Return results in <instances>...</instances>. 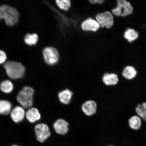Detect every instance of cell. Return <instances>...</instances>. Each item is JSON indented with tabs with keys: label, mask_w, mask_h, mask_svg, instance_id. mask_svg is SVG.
Returning a JSON list of instances; mask_svg holds the SVG:
<instances>
[{
	"label": "cell",
	"mask_w": 146,
	"mask_h": 146,
	"mask_svg": "<svg viewBox=\"0 0 146 146\" xmlns=\"http://www.w3.org/2000/svg\"><path fill=\"white\" fill-rule=\"evenodd\" d=\"M129 127L134 130H138L141 127L142 119L138 115L133 116L129 119Z\"/></svg>",
	"instance_id": "17"
},
{
	"label": "cell",
	"mask_w": 146,
	"mask_h": 146,
	"mask_svg": "<svg viewBox=\"0 0 146 146\" xmlns=\"http://www.w3.org/2000/svg\"><path fill=\"white\" fill-rule=\"evenodd\" d=\"M134 9L129 2L126 0H118L117 1V6L112 11L113 15L125 17L133 13Z\"/></svg>",
	"instance_id": "4"
},
{
	"label": "cell",
	"mask_w": 146,
	"mask_h": 146,
	"mask_svg": "<svg viewBox=\"0 0 146 146\" xmlns=\"http://www.w3.org/2000/svg\"><path fill=\"white\" fill-rule=\"evenodd\" d=\"M19 18V13L15 8L7 5H0V20L4 19L7 25L12 26L17 22Z\"/></svg>",
	"instance_id": "1"
},
{
	"label": "cell",
	"mask_w": 146,
	"mask_h": 146,
	"mask_svg": "<svg viewBox=\"0 0 146 146\" xmlns=\"http://www.w3.org/2000/svg\"></svg>",
	"instance_id": "27"
},
{
	"label": "cell",
	"mask_w": 146,
	"mask_h": 146,
	"mask_svg": "<svg viewBox=\"0 0 146 146\" xmlns=\"http://www.w3.org/2000/svg\"><path fill=\"white\" fill-rule=\"evenodd\" d=\"M82 110L87 116H90L96 113L97 110V105L93 100H88L82 106Z\"/></svg>",
	"instance_id": "10"
},
{
	"label": "cell",
	"mask_w": 146,
	"mask_h": 146,
	"mask_svg": "<svg viewBox=\"0 0 146 146\" xmlns=\"http://www.w3.org/2000/svg\"><path fill=\"white\" fill-rule=\"evenodd\" d=\"M11 117L16 123H19L23 119L25 116V112L23 107L17 106L11 111Z\"/></svg>",
	"instance_id": "9"
},
{
	"label": "cell",
	"mask_w": 146,
	"mask_h": 146,
	"mask_svg": "<svg viewBox=\"0 0 146 146\" xmlns=\"http://www.w3.org/2000/svg\"><path fill=\"white\" fill-rule=\"evenodd\" d=\"M7 59V56L5 52L0 50V64L4 63Z\"/></svg>",
	"instance_id": "23"
},
{
	"label": "cell",
	"mask_w": 146,
	"mask_h": 146,
	"mask_svg": "<svg viewBox=\"0 0 146 146\" xmlns=\"http://www.w3.org/2000/svg\"><path fill=\"white\" fill-rule=\"evenodd\" d=\"M12 105L10 102L6 100H0V114L8 115L11 112Z\"/></svg>",
	"instance_id": "18"
},
{
	"label": "cell",
	"mask_w": 146,
	"mask_h": 146,
	"mask_svg": "<svg viewBox=\"0 0 146 146\" xmlns=\"http://www.w3.org/2000/svg\"><path fill=\"white\" fill-rule=\"evenodd\" d=\"M104 0H94V1H90L91 3H98V4H101L103 3L104 2Z\"/></svg>",
	"instance_id": "24"
},
{
	"label": "cell",
	"mask_w": 146,
	"mask_h": 146,
	"mask_svg": "<svg viewBox=\"0 0 146 146\" xmlns=\"http://www.w3.org/2000/svg\"><path fill=\"white\" fill-rule=\"evenodd\" d=\"M34 93V89L31 87H25L18 93L17 99L23 108L27 109L32 106Z\"/></svg>",
	"instance_id": "3"
},
{
	"label": "cell",
	"mask_w": 146,
	"mask_h": 146,
	"mask_svg": "<svg viewBox=\"0 0 146 146\" xmlns=\"http://www.w3.org/2000/svg\"><path fill=\"white\" fill-rule=\"evenodd\" d=\"M25 115L27 119L31 123H35L40 119L41 117L39 111L34 108L29 109Z\"/></svg>",
	"instance_id": "13"
},
{
	"label": "cell",
	"mask_w": 146,
	"mask_h": 146,
	"mask_svg": "<svg viewBox=\"0 0 146 146\" xmlns=\"http://www.w3.org/2000/svg\"><path fill=\"white\" fill-rule=\"evenodd\" d=\"M4 67L7 75L11 79L21 78L24 74L25 67L22 64L19 62L7 61L5 64Z\"/></svg>",
	"instance_id": "2"
},
{
	"label": "cell",
	"mask_w": 146,
	"mask_h": 146,
	"mask_svg": "<svg viewBox=\"0 0 146 146\" xmlns=\"http://www.w3.org/2000/svg\"><path fill=\"white\" fill-rule=\"evenodd\" d=\"M73 93L69 89L61 91L58 94L60 101L64 104L67 105L70 103L73 96Z\"/></svg>",
	"instance_id": "14"
},
{
	"label": "cell",
	"mask_w": 146,
	"mask_h": 146,
	"mask_svg": "<svg viewBox=\"0 0 146 146\" xmlns=\"http://www.w3.org/2000/svg\"><path fill=\"white\" fill-rule=\"evenodd\" d=\"M100 27V25L98 22L91 18L86 20L82 24V29L85 31L96 32L98 30Z\"/></svg>",
	"instance_id": "11"
},
{
	"label": "cell",
	"mask_w": 146,
	"mask_h": 146,
	"mask_svg": "<svg viewBox=\"0 0 146 146\" xmlns=\"http://www.w3.org/2000/svg\"><path fill=\"white\" fill-rule=\"evenodd\" d=\"M139 33L135 29L128 28L124 32V38L129 42L131 43L135 41L139 37Z\"/></svg>",
	"instance_id": "16"
},
{
	"label": "cell",
	"mask_w": 146,
	"mask_h": 146,
	"mask_svg": "<svg viewBox=\"0 0 146 146\" xmlns=\"http://www.w3.org/2000/svg\"><path fill=\"white\" fill-rule=\"evenodd\" d=\"M68 122L62 119H59L55 122L53 127L56 133L64 135L68 132Z\"/></svg>",
	"instance_id": "8"
},
{
	"label": "cell",
	"mask_w": 146,
	"mask_h": 146,
	"mask_svg": "<svg viewBox=\"0 0 146 146\" xmlns=\"http://www.w3.org/2000/svg\"><path fill=\"white\" fill-rule=\"evenodd\" d=\"M38 36L36 34H27L25 38V41L27 44L30 45L36 44L38 40Z\"/></svg>",
	"instance_id": "20"
},
{
	"label": "cell",
	"mask_w": 146,
	"mask_h": 146,
	"mask_svg": "<svg viewBox=\"0 0 146 146\" xmlns=\"http://www.w3.org/2000/svg\"><path fill=\"white\" fill-rule=\"evenodd\" d=\"M96 18L98 23L102 27L110 29L114 25L113 16L108 11L98 14Z\"/></svg>",
	"instance_id": "5"
},
{
	"label": "cell",
	"mask_w": 146,
	"mask_h": 146,
	"mask_svg": "<svg viewBox=\"0 0 146 146\" xmlns=\"http://www.w3.org/2000/svg\"><path fill=\"white\" fill-rule=\"evenodd\" d=\"M11 146H21L18 145H13Z\"/></svg>",
	"instance_id": "26"
},
{
	"label": "cell",
	"mask_w": 146,
	"mask_h": 146,
	"mask_svg": "<svg viewBox=\"0 0 146 146\" xmlns=\"http://www.w3.org/2000/svg\"><path fill=\"white\" fill-rule=\"evenodd\" d=\"M142 106H143L144 109H145L146 111V102H144V103L142 104Z\"/></svg>",
	"instance_id": "25"
},
{
	"label": "cell",
	"mask_w": 146,
	"mask_h": 146,
	"mask_svg": "<svg viewBox=\"0 0 146 146\" xmlns=\"http://www.w3.org/2000/svg\"><path fill=\"white\" fill-rule=\"evenodd\" d=\"M135 110L137 115L141 119L146 121V111L142 104H138Z\"/></svg>",
	"instance_id": "21"
},
{
	"label": "cell",
	"mask_w": 146,
	"mask_h": 146,
	"mask_svg": "<svg viewBox=\"0 0 146 146\" xmlns=\"http://www.w3.org/2000/svg\"><path fill=\"white\" fill-rule=\"evenodd\" d=\"M56 2L58 6L62 10L67 11L70 7V1L69 0H58Z\"/></svg>",
	"instance_id": "22"
},
{
	"label": "cell",
	"mask_w": 146,
	"mask_h": 146,
	"mask_svg": "<svg viewBox=\"0 0 146 146\" xmlns=\"http://www.w3.org/2000/svg\"><path fill=\"white\" fill-rule=\"evenodd\" d=\"M137 72L135 67L132 66H127L124 68L122 75L127 80H131L136 77Z\"/></svg>",
	"instance_id": "15"
},
{
	"label": "cell",
	"mask_w": 146,
	"mask_h": 146,
	"mask_svg": "<svg viewBox=\"0 0 146 146\" xmlns=\"http://www.w3.org/2000/svg\"><path fill=\"white\" fill-rule=\"evenodd\" d=\"M43 55L45 62L48 65L55 64L59 60V54L57 50L52 47H47L44 49Z\"/></svg>",
	"instance_id": "6"
},
{
	"label": "cell",
	"mask_w": 146,
	"mask_h": 146,
	"mask_svg": "<svg viewBox=\"0 0 146 146\" xmlns=\"http://www.w3.org/2000/svg\"><path fill=\"white\" fill-rule=\"evenodd\" d=\"M0 89L2 92L9 94L13 90V86L10 81L5 80L0 84Z\"/></svg>",
	"instance_id": "19"
},
{
	"label": "cell",
	"mask_w": 146,
	"mask_h": 146,
	"mask_svg": "<svg viewBox=\"0 0 146 146\" xmlns=\"http://www.w3.org/2000/svg\"><path fill=\"white\" fill-rule=\"evenodd\" d=\"M102 79L103 83L108 86L115 85L119 82L117 75L114 73H106L104 74Z\"/></svg>",
	"instance_id": "12"
},
{
	"label": "cell",
	"mask_w": 146,
	"mask_h": 146,
	"mask_svg": "<svg viewBox=\"0 0 146 146\" xmlns=\"http://www.w3.org/2000/svg\"><path fill=\"white\" fill-rule=\"evenodd\" d=\"M36 139L42 143L50 136V129L48 126L44 123H39L35 127Z\"/></svg>",
	"instance_id": "7"
}]
</instances>
